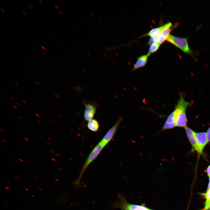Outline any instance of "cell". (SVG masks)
I'll list each match as a JSON object with an SVG mask.
<instances>
[{
  "instance_id": "cell-1",
  "label": "cell",
  "mask_w": 210,
  "mask_h": 210,
  "mask_svg": "<svg viewBox=\"0 0 210 210\" xmlns=\"http://www.w3.org/2000/svg\"><path fill=\"white\" fill-rule=\"evenodd\" d=\"M190 103L186 101L182 95H181L174 111L175 114L176 126L185 128L187 127L186 111Z\"/></svg>"
},
{
  "instance_id": "cell-2",
  "label": "cell",
  "mask_w": 210,
  "mask_h": 210,
  "mask_svg": "<svg viewBox=\"0 0 210 210\" xmlns=\"http://www.w3.org/2000/svg\"><path fill=\"white\" fill-rule=\"evenodd\" d=\"M106 146L100 141L89 153L82 168L78 178L72 183L77 188L79 187L81 178L88 167L97 158Z\"/></svg>"
},
{
  "instance_id": "cell-3",
  "label": "cell",
  "mask_w": 210,
  "mask_h": 210,
  "mask_svg": "<svg viewBox=\"0 0 210 210\" xmlns=\"http://www.w3.org/2000/svg\"><path fill=\"white\" fill-rule=\"evenodd\" d=\"M166 40L178 48L185 53L191 54L186 38H182L170 34Z\"/></svg>"
},
{
  "instance_id": "cell-4",
  "label": "cell",
  "mask_w": 210,
  "mask_h": 210,
  "mask_svg": "<svg viewBox=\"0 0 210 210\" xmlns=\"http://www.w3.org/2000/svg\"><path fill=\"white\" fill-rule=\"evenodd\" d=\"M83 103L85 106L83 113L84 119L85 121H88L93 119L96 113L98 104L94 101L87 102L83 101Z\"/></svg>"
},
{
  "instance_id": "cell-5",
  "label": "cell",
  "mask_w": 210,
  "mask_h": 210,
  "mask_svg": "<svg viewBox=\"0 0 210 210\" xmlns=\"http://www.w3.org/2000/svg\"><path fill=\"white\" fill-rule=\"evenodd\" d=\"M208 142L206 133L201 132L196 134V150L198 157L202 154L203 150Z\"/></svg>"
},
{
  "instance_id": "cell-6",
  "label": "cell",
  "mask_w": 210,
  "mask_h": 210,
  "mask_svg": "<svg viewBox=\"0 0 210 210\" xmlns=\"http://www.w3.org/2000/svg\"><path fill=\"white\" fill-rule=\"evenodd\" d=\"M123 119L122 117L120 118L112 127L108 131L100 141L106 146L112 140Z\"/></svg>"
},
{
  "instance_id": "cell-7",
  "label": "cell",
  "mask_w": 210,
  "mask_h": 210,
  "mask_svg": "<svg viewBox=\"0 0 210 210\" xmlns=\"http://www.w3.org/2000/svg\"><path fill=\"white\" fill-rule=\"evenodd\" d=\"M176 126L175 114L173 111L167 117L160 131L170 129Z\"/></svg>"
},
{
  "instance_id": "cell-8",
  "label": "cell",
  "mask_w": 210,
  "mask_h": 210,
  "mask_svg": "<svg viewBox=\"0 0 210 210\" xmlns=\"http://www.w3.org/2000/svg\"><path fill=\"white\" fill-rule=\"evenodd\" d=\"M172 24L170 22H169L161 26L152 29L148 32L141 36V37L148 36L150 37H154L158 36L162 30L165 28H170Z\"/></svg>"
},
{
  "instance_id": "cell-9",
  "label": "cell",
  "mask_w": 210,
  "mask_h": 210,
  "mask_svg": "<svg viewBox=\"0 0 210 210\" xmlns=\"http://www.w3.org/2000/svg\"><path fill=\"white\" fill-rule=\"evenodd\" d=\"M185 128L187 137L192 146L191 152H193L196 150V133L187 127H186Z\"/></svg>"
},
{
  "instance_id": "cell-10",
  "label": "cell",
  "mask_w": 210,
  "mask_h": 210,
  "mask_svg": "<svg viewBox=\"0 0 210 210\" xmlns=\"http://www.w3.org/2000/svg\"><path fill=\"white\" fill-rule=\"evenodd\" d=\"M148 56L147 54L142 55L138 57L134 65L132 70L134 71L144 67L147 63Z\"/></svg>"
},
{
  "instance_id": "cell-11",
  "label": "cell",
  "mask_w": 210,
  "mask_h": 210,
  "mask_svg": "<svg viewBox=\"0 0 210 210\" xmlns=\"http://www.w3.org/2000/svg\"><path fill=\"white\" fill-rule=\"evenodd\" d=\"M87 127L90 130L96 132L99 129V124L96 119L93 118L88 121Z\"/></svg>"
},
{
  "instance_id": "cell-12",
  "label": "cell",
  "mask_w": 210,
  "mask_h": 210,
  "mask_svg": "<svg viewBox=\"0 0 210 210\" xmlns=\"http://www.w3.org/2000/svg\"><path fill=\"white\" fill-rule=\"evenodd\" d=\"M123 206L125 210H148L149 209L143 206L128 204H123Z\"/></svg>"
},
{
  "instance_id": "cell-13",
  "label": "cell",
  "mask_w": 210,
  "mask_h": 210,
  "mask_svg": "<svg viewBox=\"0 0 210 210\" xmlns=\"http://www.w3.org/2000/svg\"><path fill=\"white\" fill-rule=\"evenodd\" d=\"M161 44L158 43H154L150 45L147 54L149 56L151 54L157 51L159 49Z\"/></svg>"
},
{
  "instance_id": "cell-14",
  "label": "cell",
  "mask_w": 210,
  "mask_h": 210,
  "mask_svg": "<svg viewBox=\"0 0 210 210\" xmlns=\"http://www.w3.org/2000/svg\"><path fill=\"white\" fill-rule=\"evenodd\" d=\"M202 194L205 197L206 199V201L205 203V207L204 209H205L207 207L210 202V188L207 190V191L206 193H202Z\"/></svg>"
},
{
  "instance_id": "cell-15",
  "label": "cell",
  "mask_w": 210,
  "mask_h": 210,
  "mask_svg": "<svg viewBox=\"0 0 210 210\" xmlns=\"http://www.w3.org/2000/svg\"><path fill=\"white\" fill-rule=\"evenodd\" d=\"M208 142L210 141V127L206 132Z\"/></svg>"
},
{
  "instance_id": "cell-16",
  "label": "cell",
  "mask_w": 210,
  "mask_h": 210,
  "mask_svg": "<svg viewBox=\"0 0 210 210\" xmlns=\"http://www.w3.org/2000/svg\"><path fill=\"white\" fill-rule=\"evenodd\" d=\"M206 172L208 176L209 177L210 176V164L207 169Z\"/></svg>"
},
{
  "instance_id": "cell-17",
  "label": "cell",
  "mask_w": 210,
  "mask_h": 210,
  "mask_svg": "<svg viewBox=\"0 0 210 210\" xmlns=\"http://www.w3.org/2000/svg\"><path fill=\"white\" fill-rule=\"evenodd\" d=\"M210 209V202L209 203L207 207L205 209H204V210H208Z\"/></svg>"
},
{
  "instance_id": "cell-18",
  "label": "cell",
  "mask_w": 210,
  "mask_h": 210,
  "mask_svg": "<svg viewBox=\"0 0 210 210\" xmlns=\"http://www.w3.org/2000/svg\"><path fill=\"white\" fill-rule=\"evenodd\" d=\"M209 182L208 186V188L207 190H208L210 188V176L209 177Z\"/></svg>"
},
{
  "instance_id": "cell-19",
  "label": "cell",
  "mask_w": 210,
  "mask_h": 210,
  "mask_svg": "<svg viewBox=\"0 0 210 210\" xmlns=\"http://www.w3.org/2000/svg\"><path fill=\"white\" fill-rule=\"evenodd\" d=\"M0 131L1 132H3L5 131V130L4 128H1L0 129Z\"/></svg>"
},
{
  "instance_id": "cell-20",
  "label": "cell",
  "mask_w": 210,
  "mask_h": 210,
  "mask_svg": "<svg viewBox=\"0 0 210 210\" xmlns=\"http://www.w3.org/2000/svg\"><path fill=\"white\" fill-rule=\"evenodd\" d=\"M35 115L36 116H37L38 117H41V116L39 114H38L37 113H35Z\"/></svg>"
},
{
  "instance_id": "cell-21",
  "label": "cell",
  "mask_w": 210,
  "mask_h": 210,
  "mask_svg": "<svg viewBox=\"0 0 210 210\" xmlns=\"http://www.w3.org/2000/svg\"><path fill=\"white\" fill-rule=\"evenodd\" d=\"M49 152L52 153H55L52 150H50Z\"/></svg>"
},
{
  "instance_id": "cell-22",
  "label": "cell",
  "mask_w": 210,
  "mask_h": 210,
  "mask_svg": "<svg viewBox=\"0 0 210 210\" xmlns=\"http://www.w3.org/2000/svg\"><path fill=\"white\" fill-rule=\"evenodd\" d=\"M13 107L14 108H15V109H17V107H16V106H15V105H13Z\"/></svg>"
},
{
  "instance_id": "cell-23",
  "label": "cell",
  "mask_w": 210,
  "mask_h": 210,
  "mask_svg": "<svg viewBox=\"0 0 210 210\" xmlns=\"http://www.w3.org/2000/svg\"><path fill=\"white\" fill-rule=\"evenodd\" d=\"M35 82H36V83H37V84H38V85H40V84H39V82H38L36 81H35Z\"/></svg>"
},
{
  "instance_id": "cell-24",
  "label": "cell",
  "mask_w": 210,
  "mask_h": 210,
  "mask_svg": "<svg viewBox=\"0 0 210 210\" xmlns=\"http://www.w3.org/2000/svg\"><path fill=\"white\" fill-rule=\"evenodd\" d=\"M22 101L25 103L26 104L27 102L24 100H23Z\"/></svg>"
},
{
  "instance_id": "cell-25",
  "label": "cell",
  "mask_w": 210,
  "mask_h": 210,
  "mask_svg": "<svg viewBox=\"0 0 210 210\" xmlns=\"http://www.w3.org/2000/svg\"><path fill=\"white\" fill-rule=\"evenodd\" d=\"M14 82H15V84H16L17 85H18V83L17 81H14Z\"/></svg>"
},
{
  "instance_id": "cell-26",
  "label": "cell",
  "mask_w": 210,
  "mask_h": 210,
  "mask_svg": "<svg viewBox=\"0 0 210 210\" xmlns=\"http://www.w3.org/2000/svg\"><path fill=\"white\" fill-rule=\"evenodd\" d=\"M16 104L19 106H20V104L19 103H16Z\"/></svg>"
},
{
  "instance_id": "cell-27",
  "label": "cell",
  "mask_w": 210,
  "mask_h": 210,
  "mask_svg": "<svg viewBox=\"0 0 210 210\" xmlns=\"http://www.w3.org/2000/svg\"><path fill=\"white\" fill-rule=\"evenodd\" d=\"M19 160H20V161H21V162H24L23 160L22 159H19Z\"/></svg>"
},
{
  "instance_id": "cell-28",
  "label": "cell",
  "mask_w": 210,
  "mask_h": 210,
  "mask_svg": "<svg viewBox=\"0 0 210 210\" xmlns=\"http://www.w3.org/2000/svg\"><path fill=\"white\" fill-rule=\"evenodd\" d=\"M24 139H25V140H26L27 141H29V140H28L27 139V138H24Z\"/></svg>"
},
{
  "instance_id": "cell-29",
  "label": "cell",
  "mask_w": 210,
  "mask_h": 210,
  "mask_svg": "<svg viewBox=\"0 0 210 210\" xmlns=\"http://www.w3.org/2000/svg\"><path fill=\"white\" fill-rule=\"evenodd\" d=\"M10 98H11V99H12L13 101H14V100H14V99L13 98V97H10Z\"/></svg>"
},
{
  "instance_id": "cell-30",
  "label": "cell",
  "mask_w": 210,
  "mask_h": 210,
  "mask_svg": "<svg viewBox=\"0 0 210 210\" xmlns=\"http://www.w3.org/2000/svg\"><path fill=\"white\" fill-rule=\"evenodd\" d=\"M52 160L53 161H55V159H54V158H52Z\"/></svg>"
},
{
  "instance_id": "cell-31",
  "label": "cell",
  "mask_w": 210,
  "mask_h": 210,
  "mask_svg": "<svg viewBox=\"0 0 210 210\" xmlns=\"http://www.w3.org/2000/svg\"><path fill=\"white\" fill-rule=\"evenodd\" d=\"M37 122L38 123H39V124H41V123L40 121H39L37 120Z\"/></svg>"
},
{
  "instance_id": "cell-32",
  "label": "cell",
  "mask_w": 210,
  "mask_h": 210,
  "mask_svg": "<svg viewBox=\"0 0 210 210\" xmlns=\"http://www.w3.org/2000/svg\"><path fill=\"white\" fill-rule=\"evenodd\" d=\"M3 141L4 142H5V143H7L6 141V140H3Z\"/></svg>"
},
{
  "instance_id": "cell-33",
  "label": "cell",
  "mask_w": 210,
  "mask_h": 210,
  "mask_svg": "<svg viewBox=\"0 0 210 210\" xmlns=\"http://www.w3.org/2000/svg\"><path fill=\"white\" fill-rule=\"evenodd\" d=\"M39 1H40V2H41V4H43V2L42 1H41V0H39Z\"/></svg>"
},
{
  "instance_id": "cell-34",
  "label": "cell",
  "mask_w": 210,
  "mask_h": 210,
  "mask_svg": "<svg viewBox=\"0 0 210 210\" xmlns=\"http://www.w3.org/2000/svg\"><path fill=\"white\" fill-rule=\"evenodd\" d=\"M19 117L21 119H22V118L21 116H19Z\"/></svg>"
},
{
  "instance_id": "cell-35",
  "label": "cell",
  "mask_w": 210,
  "mask_h": 210,
  "mask_svg": "<svg viewBox=\"0 0 210 210\" xmlns=\"http://www.w3.org/2000/svg\"><path fill=\"white\" fill-rule=\"evenodd\" d=\"M42 47L43 48V49H44V50H46V48H45L43 46H42Z\"/></svg>"
},
{
  "instance_id": "cell-36",
  "label": "cell",
  "mask_w": 210,
  "mask_h": 210,
  "mask_svg": "<svg viewBox=\"0 0 210 210\" xmlns=\"http://www.w3.org/2000/svg\"><path fill=\"white\" fill-rule=\"evenodd\" d=\"M1 10L2 11H3V12H5V11H4V10H3V9H2V8H1Z\"/></svg>"
},
{
  "instance_id": "cell-37",
  "label": "cell",
  "mask_w": 210,
  "mask_h": 210,
  "mask_svg": "<svg viewBox=\"0 0 210 210\" xmlns=\"http://www.w3.org/2000/svg\"><path fill=\"white\" fill-rule=\"evenodd\" d=\"M46 142H47L48 143V144H50V142L49 141H47Z\"/></svg>"
},
{
  "instance_id": "cell-38",
  "label": "cell",
  "mask_w": 210,
  "mask_h": 210,
  "mask_svg": "<svg viewBox=\"0 0 210 210\" xmlns=\"http://www.w3.org/2000/svg\"><path fill=\"white\" fill-rule=\"evenodd\" d=\"M24 122H26V123H28V122L27 121V120H24Z\"/></svg>"
},
{
  "instance_id": "cell-39",
  "label": "cell",
  "mask_w": 210,
  "mask_h": 210,
  "mask_svg": "<svg viewBox=\"0 0 210 210\" xmlns=\"http://www.w3.org/2000/svg\"><path fill=\"white\" fill-rule=\"evenodd\" d=\"M53 96L54 97H55V98H57V97H56V96L55 95H53Z\"/></svg>"
},
{
  "instance_id": "cell-40",
  "label": "cell",
  "mask_w": 210,
  "mask_h": 210,
  "mask_svg": "<svg viewBox=\"0 0 210 210\" xmlns=\"http://www.w3.org/2000/svg\"><path fill=\"white\" fill-rule=\"evenodd\" d=\"M51 121H52V122L53 123H55V121H54V120H52Z\"/></svg>"
},
{
  "instance_id": "cell-41",
  "label": "cell",
  "mask_w": 210,
  "mask_h": 210,
  "mask_svg": "<svg viewBox=\"0 0 210 210\" xmlns=\"http://www.w3.org/2000/svg\"><path fill=\"white\" fill-rule=\"evenodd\" d=\"M29 6L31 7V8L32 9H33V7H32L31 5H30Z\"/></svg>"
},
{
  "instance_id": "cell-42",
  "label": "cell",
  "mask_w": 210,
  "mask_h": 210,
  "mask_svg": "<svg viewBox=\"0 0 210 210\" xmlns=\"http://www.w3.org/2000/svg\"><path fill=\"white\" fill-rule=\"evenodd\" d=\"M48 139H49L51 141L52 140V139L50 138H49Z\"/></svg>"
},
{
  "instance_id": "cell-43",
  "label": "cell",
  "mask_w": 210,
  "mask_h": 210,
  "mask_svg": "<svg viewBox=\"0 0 210 210\" xmlns=\"http://www.w3.org/2000/svg\"><path fill=\"white\" fill-rule=\"evenodd\" d=\"M50 104H51L52 105H53V104L52 102H50Z\"/></svg>"
},
{
  "instance_id": "cell-44",
  "label": "cell",
  "mask_w": 210,
  "mask_h": 210,
  "mask_svg": "<svg viewBox=\"0 0 210 210\" xmlns=\"http://www.w3.org/2000/svg\"><path fill=\"white\" fill-rule=\"evenodd\" d=\"M22 12H23V13H24V14L25 15H26V14L24 13V12L23 11Z\"/></svg>"
},
{
  "instance_id": "cell-45",
  "label": "cell",
  "mask_w": 210,
  "mask_h": 210,
  "mask_svg": "<svg viewBox=\"0 0 210 210\" xmlns=\"http://www.w3.org/2000/svg\"><path fill=\"white\" fill-rule=\"evenodd\" d=\"M55 95H56V97H59V96H58L56 94Z\"/></svg>"
},
{
  "instance_id": "cell-46",
  "label": "cell",
  "mask_w": 210,
  "mask_h": 210,
  "mask_svg": "<svg viewBox=\"0 0 210 210\" xmlns=\"http://www.w3.org/2000/svg\"><path fill=\"white\" fill-rule=\"evenodd\" d=\"M55 6L58 9V8L57 7V6L56 5H55Z\"/></svg>"
},
{
  "instance_id": "cell-47",
  "label": "cell",
  "mask_w": 210,
  "mask_h": 210,
  "mask_svg": "<svg viewBox=\"0 0 210 210\" xmlns=\"http://www.w3.org/2000/svg\"><path fill=\"white\" fill-rule=\"evenodd\" d=\"M3 74H4V75H5V76H6V74H4V73H3Z\"/></svg>"
},
{
  "instance_id": "cell-48",
  "label": "cell",
  "mask_w": 210,
  "mask_h": 210,
  "mask_svg": "<svg viewBox=\"0 0 210 210\" xmlns=\"http://www.w3.org/2000/svg\"><path fill=\"white\" fill-rule=\"evenodd\" d=\"M15 176V177L16 178H18V177H17V176Z\"/></svg>"
},
{
  "instance_id": "cell-49",
  "label": "cell",
  "mask_w": 210,
  "mask_h": 210,
  "mask_svg": "<svg viewBox=\"0 0 210 210\" xmlns=\"http://www.w3.org/2000/svg\"><path fill=\"white\" fill-rule=\"evenodd\" d=\"M56 155L58 156H59V155L58 154H57Z\"/></svg>"
},
{
  "instance_id": "cell-50",
  "label": "cell",
  "mask_w": 210,
  "mask_h": 210,
  "mask_svg": "<svg viewBox=\"0 0 210 210\" xmlns=\"http://www.w3.org/2000/svg\"><path fill=\"white\" fill-rule=\"evenodd\" d=\"M4 147H5V148H7V147H6V146H4Z\"/></svg>"
},
{
  "instance_id": "cell-51",
  "label": "cell",
  "mask_w": 210,
  "mask_h": 210,
  "mask_svg": "<svg viewBox=\"0 0 210 210\" xmlns=\"http://www.w3.org/2000/svg\"><path fill=\"white\" fill-rule=\"evenodd\" d=\"M34 176V177H35V178H36V177L35 176Z\"/></svg>"
},
{
  "instance_id": "cell-52",
  "label": "cell",
  "mask_w": 210,
  "mask_h": 210,
  "mask_svg": "<svg viewBox=\"0 0 210 210\" xmlns=\"http://www.w3.org/2000/svg\"><path fill=\"white\" fill-rule=\"evenodd\" d=\"M40 171L41 172H42V171L41 170H40Z\"/></svg>"
},
{
  "instance_id": "cell-53",
  "label": "cell",
  "mask_w": 210,
  "mask_h": 210,
  "mask_svg": "<svg viewBox=\"0 0 210 210\" xmlns=\"http://www.w3.org/2000/svg\"><path fill=\"white\" fill-rule=\"evenodd\" d=\"M148 210H151V209H148Z\"/></svg>"
},
{
  "instance_id": "cell-54",
  "label": "cell",
  "mask_w": 210,
  "mask_h": 210,
  "mask_svg": "<svg viewBox=\"0 0 210 210\" xmlns=\"http://www.w3.org/2000/svg\"><path fill=\"white\" fill-rule=\"evenodd\" d=\"M32 196L34 197H35V196H34L32 195Z\"/></svg>"
},
{
  "instance_id": "cell-55",
  "label": "cell",
  "mask_w": 210,
  "mask_h": 210,
  "mask_svg": "<svg viewBox=\"0 0 210 210\" xmlns=\"http://www.w3.org/2000/svg\"></svg>"
}]
</instances>
